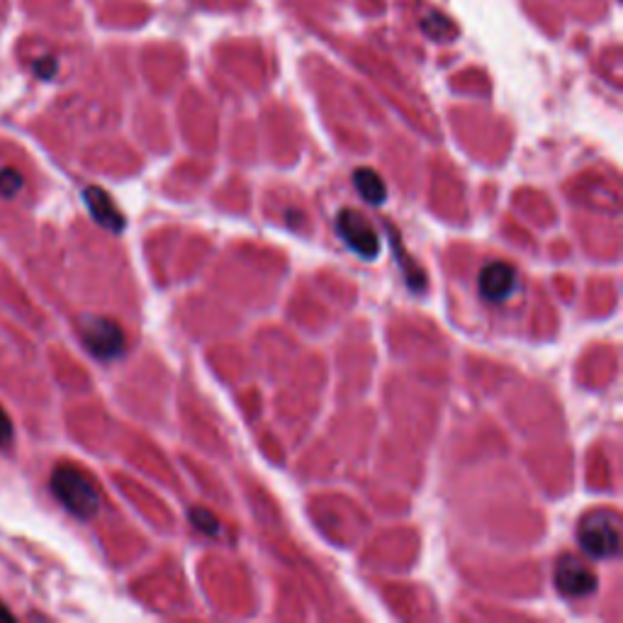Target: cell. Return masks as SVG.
Instances as JSON below:
<instances>
[{
    "label": "cell",
    "mask_w": 623,
    "mask_h": 623,
    "mask_svg": "<svg viewBox=\"0 0 623 623\" xmlns=\"http://www.w3.org/2000/svg\"><path fill=\"white\" fill-rule=\"evenodd\" d=\"M52 492L66 511L78 519H93L100 511V492L84 470L76 466H59L52 472Z\"/></svg>",
    "instance_id": "1"
},
{
    "label": "cell",
    "mask_w": 623,
    "mask_h": 623,
    "mask_svg": "<svg viewBox=\"0 0 623 623\" xmlns=\"http://www.w3.org/2000/svg\"><path fill=\"white\" fill-rule=\"evenodd\" d=\"M577 541H580V548L597 560L619 556V548H621L619 517L614 514V511H607V509L589 511V514L580 519Z\"/></svg>",
    "instance_id": "2"
},
{
    "label": "cell",
    "mask_w": 623,
    "mask_h": 623,
    "mask_svg": "<svg viewBox=\"0 0 623 623\" xmlns=\"http://www.w3.org/2000/svg\"><path fill=\"white\" fill-rule=\"evenodd\" d=\"M80 341L100 360H113L125 354L127 339L115 319L88 315L80 319Z\"/></svg>",
    "instance_id": "3"
},
{
    "label": "cell",
    "mask_w": 623,
    "mask_h": 623,
    "mask_svg": "<svg viewBox=\"0 0 623 623\" xmlns=\"http://www.w3.org/2000/svg\"><path fill=\"white\" fill-rule=\"evenodd\" d=\"M336 234L344 244L356 251L360 258L373 260L380 254V234L376 232V227L370 225V219L358 213V209H341L334 219Z\"/></svg>",
    "instance_id": "4"
},
{
    "label": "cell",
    "mask_w": 623,
    "mask_h": 623,
    "mask_svg": "<svg viewBox=\"0 0 623 623\" xmlns=\"http://www.w3.org/2000/svg\"><path fill=\"white\" fill-rule=\"evenodd\" d=\"M599 580L595 575V570L585 565L575 556H562L556 565V587L560 595H565L570 599L587 597L597 589Z\"/></svg>",
    "instance_id": "5"
},
{
    "label": "cell",
    "mask_w": 623,
    "mask_h": 623,
    "mask_svg": "<svg viewBox=\"0 0 623 623\" xmlns=\"http://www.w3.org/2000/svg\"><path fill=\"white\" fill-rule=\"evenodd\" d=\"M517 270L511 268L505 260H492L478 278V288L480 295L487 300V303H505L517 290Z\"/></svg>",
    "instance_id": "6"
},
{
    "label": "cell",
    "mask_w": 623,
    "mask_h": 623,
    "mask_svg": "<svg viewBox=\"0 0 623 623\" xmlns=\"http://www.w3.org/2000/svg\"><path fill=\"white\" fill-rule=\"evenodd\" d=\"M84 200H86V207L90 209V215H93L96 223L100 227H105L107 232L119 234L125 229V217L119 213V207L115 205V200L110 198V193H105L103 188L98 186H90L84 190Z\"/></svg>",
    "instance_id": "7"
},
{
    "label": "cell",
    "mask_w": 623,
    "mask_h": 623,
    "mask_svg": "<svg viewBox=\"0 0 623 623\" xmlns=\"http://www.w3.org/2000/svg\"><path fill=\"white\" fill-rule=\"evenodd\" d=\"M354 183L358 193L364 195V200L370 205H383L387 200L385 180L380 178L373 168H356Z\"/></svg>",
    "instance_id": "8"
},
{
    "label": "cell",
    "mask_w": 623,
    "mask_h": 623,
    "mask_svg": "<svg viewBox=\"0 0 623 623\" xmlns=\"http://www.w3.org/2000/svg\"><path fill=\"white\" fill-rule=\"evenodd\" d=\"M23 186L25 180L15 168H0V198H15Z\"/></svg>",
    "instance_id": "9"
},
{
    "label": "cell",
    "mask_w": 623,
    "mask_h": 623,
    "mask_svg": "<svg viewBox=\"0 0 623 623\" xmlns=\"http://www.w3.org/2000/svg\"><path fill=\"white\" fill-rule=\"evenodd\" d=\"M190 521H193V526L198 531H203V534L207 536H215L217 531H219V521L215 514H209L207 509H195V511H190Z\"/></svg>",
    "instance_id": "10"
},
{
    "label": "cell",
    "mask_w": 623,
    "mask_h": 623,
    "mask_svg": "<svg viewBox=\"0 0 623 623\" xmlns=\"http://www.w3.org/2000/svg\"><path fill=\"white\" fill-rule=\"evenodd\" d=\"M421 27H424V33L431 35L434 39H446V37H448L446 29L450 27V23H448L446 17L431 13V15L424 20V23H421Z\"/></svg>",
    "instance_id": "11"
},
{
    "label": "cell",
    "mask_w": 623,
    "mask_h": 623,
    "mask_svg": "<svg viewBox=\"0 0 623 623\" xmlns=\"http://www.w3.org/2000/svg\"><path fill=\"white\" fill-rule=\"evenodd\" d=\"M13 444V421L5 415V409L0 407V448Z\"/></svg>",
    "instance_id": "12"
},
{
    "label": "cell",
    "mask_w": 623,
    "mask_h": 623,
    "mask_svg": "<svg viewBox=\"0 0 623 623\" xmlns=\"http://www.w3.org/2000/svg\"><path fill=\"white\" fill-rule=\"evenodd\" d=\"M35 72H37V76H42V78H52L56 74V62L47 56V59H42V62L35 64Z\"/></svg>",
    "instance_id": "13"
},
{
    "label": "cell",
    "mask_w": 623,
    "mask_h": 623,
    "mask_svg": "<svg viewBox=\"0 0 623 623\" xmlns=\"http://www.w3.org/2000/svg\"><path fill=\"white\" fill-rule=\"evenodd\" d=\"M0 621H15V616L3 605H0Z\"/></svg>",
    "instance_id": "14"
}]
</instances>
